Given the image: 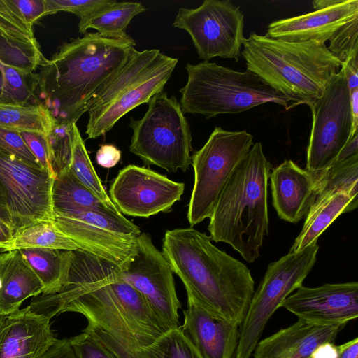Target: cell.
<instances>
[{"instance_id":"cell-6","label":"cell","mask_w":358,"mask_h":358,"mask_svg":"<svg viewBox=\"0 0 358 358\" xmlns=\"http://www.w3.org/2000/svg\"><path fill=\"white\" fill-rule=\"evenodd\" d=\"M178 63L157 49L133 50L125 64L93 94L87 106L88 138H96L136 106L164 90Z\"/></svg>"},{"instance_id":"cell-2","label":"cell","mask_w":358,"mask_h":358,"mask_svg":"<svg viewBox=\"0 0 358 358\" xmlns=\"http://www.w3.org/2000/svg\"><path fill=\"white\" fill-rule=\"evenodd\" d=\"M136 43L86 32L64 43L36 73V97L56 121L76 123L96 91L129 59Z\"/></svg>"},{"instance_id":"cell-3","label":"cell","mask_w":358,"mask_h":358,"mask_svg":"<svg viewBox=\"0 0 358 358\" xmlns=\"http://www.w3.org/2000/svg\"><path fill=\"white\" fill-rule=\"evenodd\" d=\"M162 253L187 294L213 314L238 326L255 292L250 271L192 227L167 230Z\"/></svg>"},{"instance_id":"cell-7","label":"cell","mask_w":358,"mask_h":358,"mask_svg":"<svg viewBox=\"0 0 358 358\" xmlns=\"http://www.w3.org/2000/svg\"><path fill=\"white\" fill-rule=\"evenodd\" d=\"M185 69L187 82L180 90L183 114H200L209 119L266 103L288 110L289 100L251 71H236L209 62L187 64Z\"/></svg>"},{"instance_id":"cell-43","label":"cell","mask_w":358,"mask_h":358,"mask_svg":"<svg viewBox=\"0 0 358 358\" xmlns=\"http://www.w3.org/2000/svg\"><path fill=\"white\" fill-rule=\"evenodd\" d=\"M343 69L349 91L358 88V52L343 63Z\"/></svg>"},{"instance_id":"cell-13","label":"cell","mask_w":358,"mask_h":358,"mask_svg":"<svg viewBox=\"0 0 358 358\" xmlns=\"http://www.w3.org/2000/svg\"><path fill=\"white\" fill-rule=\"evenodd\" d=\"M313 115L306 169L320 173L334 165L352 137L350 94L342 69L334 74L322 95L309 106Z\"/></svg>"},{"instance_id":"cell-9","label":"cell","mask_w":358,"mask_h":358,"mask_svg":"<svg viewBox=\"0 0 358 358\" xmlns=\"http://www.w3.org/2000/svg\"><path fill=\"white\" fill-rule=\"evenodd\" d=\"M318 250L317 244H313L300 252H289L268 265L239 325L235 358L251 357L271 317L302 285L315 263Z\"/></svg>"},{"instance_id":"cell-29","label":"cell","mask_w":358,"mask_h":358,"mask_svg":"<svg viewBox=\"0 0 358 358\" xmlns=\"http://www.w3.org/2000/svg\"><path fill=\"white\" fill-rule=\"evenodd\" d=\"M25 248L80 250L55 226L53 221L41 222L17 231L3 252Z\"/></svg>"},{"instance_id":"cell-19","label":"cell","mask_w":358,"mask_h":358,"mask_svg":"<svg viewBox=\"0 0 358 358\" xmlns=\"http://www.w3.org/2000/svg\"><path fill=\"white\" fill-rule=\"evenodd\" d=\"M358 17L357 0H341L336 5L272 22L266 35L288 42L315 41L324 43L343 25Z\"/></svg>"},{"instance_id":"cell-37","label":"cell","mask_w":358,"mask_h":358,"mask_svg":"<svg viewBox=\"0 0 358 358\" xmlns=\"http://www.w3.org/2000/svg\"><path fill=\"white\" fill-rule=\"evenodd\" d=\"M83 331L100 342L116 358H143L136 350L122 339L94 324L88 323Z\"/></svg>"},{"instance_id":"cell-45","label":"cell","mask_w":358,"mask_h":358,"mask_svg":"<svg viewBox=\"0 0 358 358\" xmlns=\"http://www.w3.org/2000/svg\"><path fill=\"white\" fill-rule=\"evenodd\" d=\"M350 108L352 117V137L357 133L358 127V88L349 91Z\"/></svg>"},{"instance_id":"cell-32","label":"cell","mask_w":358,"mask_h":358,"mask_svg":"<svg viewBox=\"0 0 358 358\" xmlns=\"http://www.w3.org/2000/svg\"><path fill=\"white\" fill-rule=\"evenodd\" d=\"M136 350L143 358H203L180 326Z\"/></svg>"},{"instance_id":"cell-21","label":"cell","mask_w":358,"mask_h":358,"mask_svg":"<svg viewBox=\"0 0 358 358\" xmlns=\"http://www.w3.org/2000/svg\"><path fill=\"white\" fill-rule=\"evenodd\" d=\"M269 178L272 203L279 217L292 223L306 217L315 199V173L289 159L272 169Z\"/></svg>"},{"instance_id":"cell-42","label":"cell","mask_w":358,"mask_h":358,"mask_svg":"<svg viewBox=\"0 0 358 358\" xmlns=\"http://www.w3.org/2000/svg\"><path fill=\"white\" fill-rule=\"evenodd\" d=\"M120 159L121 151L111 144L101 145L96 154L97 164L104 168L113 167Z\"/></svg>"},{"instance_id":"cell-20","label":"cell","mask_w":358,"mask_h":358,"mask_svg":"<svg viewBox=\"0 0 358 358\" xmlns=\"http://www.w3.org/2000/svg\"><path fill=\"white\" fill-rule=\"evenodd\" d=\"M50 318L28 306L6 315L0 328V358H36L57 338Z\"/></svg>"},{"instance_id":"cell-22","label":"cell","mask_w":358,"mask_h":358,"mask_svg":"<svg viewBox=\"0 0 358 358\" xmlns=\"http://www.w3.org/2000/svg\"><path fill=\"white\" fill-rule=\"evenodd\" d=\"M345 324H320L298 319L259 341L254 358H310L320 344L335 341Z\"/></svg>"},{"instance_id":"cell-52","label":"cell","mask_w":358,"mask_h":358,"mask_svg":"<svg viewBox=\"0 0 358 358\" xmlns=\"http://www.w3.org/2000/svg\"><path fill=\"white\" fill-rule=\"evenodd\" d=\"M6 315H0V328L1 327L2 322L5 318Z\"/></svg>"},{"instance_id":"cell-25","label":"cell","mask_w":358,"mask_h":358,"mask_svg":"<svg viewBox=\"0 0 358 358\" xmlns=\"http://www.w3.org/2000/svg\"><path fill=\"white\" fill-rule=\"evenodd\" d=\"M28 265L41 280L42 295L59 292L68 281L74 251L50 248L20 250Z\"/></svg>"},{"instance_id":"cell-49","label":"cell","mask_w":358,"mask_h":358,"mask_svg":"<svg viewBox=\"0 0 358 358\" xmlns=\"http://www.w3.org/2000/svg\"><path fill=\"white\" fill-rule=\"evenodd\" d=\"M0 220L11 228L10 217L6 204L0 194Z\"/></svg>"},{"instance_id":"cell-30","label":"cell","mask_w":358,"mask_h":358,"mask_svg":"<svg viewBox=\"0 0 358 358\" xmlns=\"http://www.w3.org/2000/svg\"><path fill=\"white\" fill-rule=\"evenodd\" d=\"M55 120L41 104L0 103V126L18 131L47 134Z\"/></svg>"},{"instance_id":"cell-28","label":"cell","mask_w":358,"mask_h":358,"mask_svg":"<svg viewBox=\"0 0 358 358\" xmlns=\"http://www.w3.org/2000/svg\"><path fill=\"white\" fill-rule=\"evenodd\" d=\"M315 175V194L311 207L337 192H347L357 196L358 154L337 162L327 170Z\"/></svg>"},{"instance_id":"cell-5","label":"cell","mask_w":358,"mask_h":358,"mask_svg":"<svg viewBox=\"0 0 358 358\" xmlns=\"http://www.w3.org/2000/svg\"><path fill=\"white\" fill-rule=\"evenodd\" d=\"M243 45L247 71L292 101L289 108L313 103L343 64L315 41L288 42L251 32Z\"/></svg>"},{"instance_id":"cell-46","label":"cell","mask_w":358,"mask_h":358,"mask_svg":"<svg viewBox=\"0 0 358 358\" xmlns=\"http://www.w3.org/2000/svg\"><path fill=\"white\" fill-rule=\"evenodd\" d=\"M337 358H358V338L338 345Z\"/></svg>"},{"instance_id":"cell-18","label":"cell","mask_w":358,"mask_h":358,"mask_svg":"<svg viewBox=\"0 0 358 358\" xmlns=\"http://www.w3.org/2000/svg\"><path fill=\"white\" fill-rule=\"evenodd\" d=\"M187 296L180 329L203 358H234L239 339L238 325L217 316Z\"/></svg>"},{"instance_id":"cell-53","label":"cell","mask_w":358,"mask_h":358,"mask_svg":"<svg viewBox=\"0 0 358 358\" xmlns=\"http://www.w3.org/2000/svg\"><path fill=\"white\" fill-rule=\"evenodd\" d=\"M1 287H2V281H1V278L0 277V289H1Z\"/></svg>"},{"instance_id":"cell-40","label":"cell","mask_w":358,"mask_h":358,"mask_svg":"<svg viewBox=\"0 0 358 358\" xmlns=\"http://www.w3.org/2000/svg\"><path fill=\"white\" fill-rule=\"evenodd\" d=\"M26 21L31 25L46 16L45 0H12Z\"/></svg>"},{"instance_id":"cell-23","label":"cell","mask_w":358,"mask_h":358,"mask_svg":"<svg viewBox=\"0 0 358 358\" xmlns=\"http://www.w3.org/2000/svg\"><path fill=\"white\" fill-rule=\"evenodd\" d=\"M0 315L20 309L22 302L42 294L43 285L20 250L0 252Z\"/></svg>"},{"instance_id":"cell-1","label":"cell","mask_w":358,"mask_h":358,"mask_svg":"<svg viewBox=\"0 0 358 358\" xmlns=\"http://www.w3.org/2000/svg\"><path fill=\"white\" fill-rule=\"evenodd\" d=\"M29 309L50 319L64 312L82 314L137 350L169 329L116 266L82 250L74 251L68 281L58 292L31 301Z\"/></svg>"},{"instance_id":"cell-35","label":"cell","mask_w":358,"mask_h":358,"mask_svg":"<svg viewBox=\"0 0 358 358\" xmlns=\"http://www.w3.org/2000/svg\"><path fill=\"white\" fill-rule=\"evenodd\" d=\"M0 150L31 166L43 169L17 130L0 126Z\"/></svg>"},{"instance_id":"cell-31","label":"cell","mask_w":358,"mask_h":358,"mask_svg":"<svg viewBox=\"0 0 358 358\" xmlns=\"http://www.w3.org/2000/svg\"><path fill=\"white\" fill-rule=\"evenodd\" d=\"M78 130L76 123L55 120L50 131L45 134L55 178L70 169Z\"/></svg>"},{"instance_id":"cell-15","label":"cell","mask_w":358,"mask_h":358,"mask_svg":"<svg viewBox=\"0 0 358 358\" xmlns=\"http://www.w3.org/2000/svg\"><path fill=\"white\" fill-rule=\"evenodd\" d=\"M120 273L127 282L143 295L169 330L179 327L178 310L181 303L177 296L173 273L150 234L141 233L136 253Z\"/></svg>"},{"instance_id":"cell-51","label":"cell","mask_w":358,"mask_h":358,"mask_svg":"<svg viewBox=\"0 0 358 358\" xmlns=\"http://www.w3.org/2000/svg\"><path fill=\"white\" fill-rule=\"evenodd\" d=\"M0 103H8L4 78L0 71Z\"/></svg>"},{"instance_id":"cell-48","label":"cell","mask_w":358,"mask_h":358,"mask_svg":"<svg viewBox=\"0 0 358 358\" xmlns=\"http://www.w3.org/2000/svg\"><path fill=\"white\" fill-rule=\"evenodd\" d=\"M13 237V233L10 226L0 220V252L8 246Z\"/></svg>"},{"instance_id":"cell-44","label":"cell","mask_w":358,"mask_h":358,"mask_svg":"<svg viewBox=\"0 0 358 358\" xmlns=\"http://www.w3.org/2000/svg\"><path fill=\"white\" fill-rule=\"evenodd\" d=\"M338 354V345L332 342H326L315 349L310 358H337Z\"/></svg>"},{"instance_id":"cell-36","label":"cell","mask_w":358,"mask_h":358,"mask_svg":"<svg viewBox=\"0 0 358 358\" xmlns=\"http://www.w3.org/2000/svg\"><path fill=\"white\" fill-rule=\"evenodd\" d=\"M113 0H45L46 15L60 11L73 13L80 19L113 2Z\"/></svg>"},{"instance_id":"cell-33","label":"cell","mask_w":358,"mask_h":358,"mask_svg":"<svg viewBox=\"0 0 358 358\" xmlns=\"http://www.w3.org/2000/svg\"><path fill=\"white\" fill-rule=\"evenodd\" d=\"M69 170L84 186L102 202L113 208L117 209L105 190L95 171L79 130L76 131V134L72 161Z\"/></svg>"},{"instance_id":"cell-12","label":"cell","mask_w":358,"mask_h":358,"mask_svg":"<svg viewBox=\"0 0 358 358\" xmlns=\"http://www.w3.org/2000/svg\"><path fill=\"white\" fill-rule=\"evenodd\" d=\"M173 27L190 35L204 62L217 57L238 61L241 57L244 15L229 0H205L196 8H180Z\"/></svg>"},{"instance_id":"cell-50","label":"cell","mask_w":358,"mask_h":358,"mask_svg":"<svg viewBox=\"0 0 358 358\" xmlns=\"http://www.w3.org/2000/svg\"><path fill=\"white\" fill-rule=\"evenodd\" d=\"M341 0H315L313 1V8L320 10L333 6L341 2Z\"/></svg>"},{"instance_id":"cell-10","label":"cell","mask_w":358,"mask_h":358,"mask_svg":"<svg viewBox=\"0 0 358 358\" xmlns=\"http://www.w3.org/2000/svg\"><path fill=\"white\" fill-rule=\"evenodd\" d=\"M253 145V136L246 131L215 127L204 145L193 154L194 183L187 212L192 227L210 218L231 174Z\"/></svg>"},{"instance_id":"cell-11","label":"cell","mask_w":358,"mask_h":358,"mask_svg":"<svg viewBox=\"0 0 358 358\" xmlns=\"http://www.w3.org/2000/svg\"><path fill=\"white\" fill-rule=\"evenodd\" d=\"M55 226L80 250L124 270L134 257L140 228L120 211L88 210L53 213Z\"/></svg>"},{"instance_id":"cell-4","label":"cell","mask_w":358,"mask_h":358,"mask_svg":"<svg viewBox=\"0 0 358 358\" xmlns=\"http://www.w3.org/2000/svg\"><path fill=\"white\" fill-rule=\"evenodd\" d=\"M272 164L255 143L234 169L210 217V240L230 245L253 262L268 235V182Z\"/></svg>"},{"instance_id":"cell-41","label":"cell","mask_w":358,"mask_h":358,"mask_svg":"<svg viewBox=\"0 0 358 358\" xmlns=\"http://www.w3.org/2000/svg\"><path fill=\"white\" fill-rule=\"evenodd\" d=\"M36 358H77L69 339H57L45 352Z\"/></svg>"},{"instance_id":"cell-47","label":"cell","mask_w":358,"mask_h":358,"mask_svg":"<svg viewBox=\"0 0 358 358\" xmlns=\"http://www.w3.org/2000/svg\"><path fill=\"white\" fill-rule=\"evenodd\" d=\"M358 154V134L348 141L346 145L339 153L336 162L347 159L348 158Z\"/></svg>"},{"instance_id":"cell-27","label":"cell","mask_w":358,"mask_h":358,"mask_svg":"<svg viewBox=\"0 0 358 358\" xmlns=\"http://www.w3.org/2000/svg\"><path fill=\"white\" fill-rule=\"evenodd\" d=\"M145 10V7L138 2L113 0L90 15L80 19L78 31L84 34L88 29H94L106 37L128 38L130 36L125 32L128 24L134 17Z\"/></svg>"},{"instance_id":"cell-17","label":"cell","mask_w":358,"mask_h":358,"mask_svg":"<svg viewBox=\"0 0 358 358\" xmlns=\"http://www.w3.org/2000/svg\"><path fill=\"white\" fill-rule=\"evenodd\" d=\"M281 307L298 319L320 324H346L358 317V283H327L317 287L301 285Z\"/></svg>"},{"instance_id":"cell-38","label":"cell","mask_w":358,"mask_h":358,"mask_svg":"<svg viewBox=\"0 0 358 358\" xmlns=\"http://www.w3.org/2000/svg\"><path fill=\"white\" fill-rule=\"evenodd\" d=\"M69 339L77 358H116L100 342L83 331Z\"/></svg>"},{"instance_id":"cell-24","label":"cell","mask_w":358,"mask_h":358,"mask_svg":"<svg viewBox=\"0 0 358 358\" xmlns=\"http://www.w3.org/2000/svg\"><path fill=\"white\" fill-rule=\"evenodd\" d=\"M357 204V196L342 192L313 206L289 252H298L317 243L319 236L339 215L355 210Z\"/></svg>"},{"instance_id":"cell-14","label":"cell","mask_w":358,"mask_h":358,"mask_svg":"<svg viewBox=\"0 0 358 358\" xmlns=\"http://www.w3.org/2000/svg\"><path fill=\"white\" fill-rule=\"evenodd\" d=\"M53 181L48 171L0 150V194L10 217L13 234L34 224L53 221Z\"/></svg>"},{"instance_id":"cell-34","label":"cell","mask_w":358,"mask_h":358,"mask_svg":"<svg viewBox=\"0 0 358 358\" xmlns=\"http://www.w3.org/2000/svg\"><path fill=\"white\" fill-rule=\"evenodd\" d=\"M358 17L340 27L329 38V52L344 63L358 52Z\"/></svg>"},{"instance_id":"cell-16","label":"cell","mask_w":358,"mask_h":358,"mask_svg":"<svg viewBox=\"0 0 358 358\" xmlns=\"http://www.w3.org/2000/svg\"><path fill=\"white\" fill-rule=\"evenodd\" d=\"M185 184L151 169L130 164L112 182L110 198L122 214L149 217L166 212L181 198Z\"/></svg>"},{"instance_id":"cell-8","label":"cell","mask_w":358,"mask_h":358,"mask_svg":"<svg viewBox=\"0 0 358 358\" xmlns=\"http://www.w3.org/2000/svg\"><path fill=\"white\" fill-rule=\"evenodd\" d=\"M144 116L131 118L129 150L148 165L168 172L186 171L192 164V134L180 103L162 90L148 102Z\"/></svg>"},{"instance_id":"cell-26","label":"cell","mask_w":358,"mask_h":358,"mask_svg":"<svg viewBox=\"0 0 358 358\" xmlns=\"http://www.w3.org/2000/svg\"><path fill=\"white\" fill-rule=\"evenodd\" d=\"M53 213L73 214L88 210L119 211L102 202L70 171L59 174L52 187Z\"/></svg>"},{"instance_id":"cell-39","label":"cell","mask_w":358,"mask_h":358,"mask_svg":"<svg viewBox=\"0 0 358 358\" xmlns=\"http://www.w3.org/2000/svg\"><path fill=\"white\" fill-rule=\"evenodd\" d=\"M21 136L41 167L50 172L55 179L50 162L45 134L36 131H20Z\"/></svg>"}]
</instances>
